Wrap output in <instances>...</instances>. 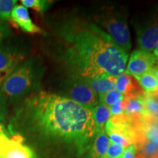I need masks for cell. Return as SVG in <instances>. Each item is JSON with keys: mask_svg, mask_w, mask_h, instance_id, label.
Listing matches in <instances>:
<instances>
[{"mask_svg": "<svg viewBox=\"0 0 158 158\" xmlns=\"http://www.w3.org/2000/svg\"><path fill=\"white\" fill-rule=\"evenodd\" d=\"M2 158H35V154L27 146L15 143L10 139Z\"/></svg>", "mask_w": 158, "mask_h": 158, "instance_id": "13", "label": "cell"}, {"mask_svg": "<svg viewBox=\"0 0 158 158\" xmlns=\"http://www.w3.org/2000/svg\"><path fill=\"white\" fill-rule=\"evenodd\" d=\"M115 88L125 98L144 99L147 94L138 81L125 73L116 78Z\"/></svg>", "mask_w": 158, "mask_h": 158, "instance_id": "8", "label": "cell"}, {"mask_svg": "<svg viewBox=\"0 0 158 158\" xmlns=\"http://www.w3.org/2000/svg\"><path fill=\"white\" fill-rule=\"evenodd\" d=\"M16 0H0V20H8L10 19V13Z\"/></svg>", "mask_w": 158, "mask_h": 158, "instance_id": "20", "label": "cell"}, {"mask_svg": "<svg viewBox=\"0 0 158 158\" xmlns=\"http://www.w3.org/2000/svg\"><path fill=\"white\" fill-rule=\"evenodd\" d=\"M91 110L93 114L94 121L95 124V133L97 132L105 131V126L111 118L109 107L101 102H99Z\"/></svg>", "mask_w": 158, "mask_h": 158, "instance_id": "14", "label": "cell"}, {"mask_svg": "<svg viewBox=\"0 0 158 158\" xmlns=\"http://www.w3.org/2000/svg\"><path fill=\"white\" fill-rule=\"evenodd\" d=\"M122 100H118V102H116L115 104L111 106L110 108V114H111V116H118L121 115V114H124V110L122 108Z\"/></svg>", "mask_w": 158, "mask_h": 158, "instance_id": "23", "label": "cell"}, {"mask_svg": "<svg viewBox=\"0 0 158 158\" xmlns=\"http://www.w3.org/2000/svg\"><path fill=\"white\" fill-rule=\"evenodd\" d=\"M135 148L134 145L125 148L122 154V158H135Z\"/></svg>", "mask_w": 158, "mask_h": 158, "instance_id": "25", "label": "cell"}, {"mask_svg": "<svg viewBox=\"0 0 158 158\" xmlns=\"http://www.w3.org/2000/svg\"><path fill=\"white\" fill-rule=\"evenodd\" d=\"M102 27L114 44L128 53L131 48V40L127 20L124 15L119 13L104 15L101 17Z\"/></svg>", "mask_w": 158, "mask_h": 158, "instance_id": "4", "label": "cell"}, {"mask_svg": "<svg viewBox=\"0 0 158 158\" xmlns=\"http://www.w3.org/2000/svg\"><path fill=\"white\" fill-rule=\"evenodd\" d=\"M21 2L25 7L35 10L40 13H43L45 10H46L50 4L48 1L43 0H22Z\"/></svg>", "mask_w": 158, "mask_h": 158, "instance_id": "19", "label": "cell"}, {"mask_svg": "<svg viewBox=\"0 0 158 158\" xmlns=\"http://www.w3.org/2000/svg\"><path fill=\"white\" fill-rule=\"evenodd\" d=\"M10 141H13V142H15V143H23V141H24V138H23V137L21 135V134L15 133L11 136Z\"/></svg>", "mask_w": 158, "mask_h": 158, "instance_id": "26", "label": "cell"}, {"mask_svg": "<svg viewBox=\"0 0 158 158\" xmlns=\"http://www.w3.org/2000/svg\"><path fill=\"white\" fill-rule=\"evenodd\" d=\"M124 148L122 146L110 143L103 158H120L123 154Z\"/></svg>", "mask_w": 158, "mask_h": 158, "instance_id": "21", "label": "cell"}, {"mask_svg": "<svg viewBox=\"0 0 158 158\" xmlns=\"http://www.w3.org/2000/svg\"><path fill=\"white\" fill-rule=\"evenodd\" d=\"M156 72H148L135 78L146 93H152L158 90V80Z\"/></svg>", "mask_w": 158, "mask_h": 158, "instance_id": "17", "label": "cell"}, {"mask_svg": "<svg viewBox=\"0 0 158 158\" xmlns=\"http://www.w3.org/2000/svg\"><path fill=\"white\" fill-rule=\"evenodd\" d=\"M10 34V31L7 25L3 21L0 20V40L9 36Z\"/></svg>", "mask_w": 158, "mask_h": 158, "instance_id": "24", "label": "cell"}, {"mask_svg": "<svg viewBox=\"0 0 158 158\" xmlns=\"http://www.w3.org/2000/svg\"><path fill=\"white\" fill-rule=\"evenodd\" d=\"M69 92L71 100L89 109L99 103V99L96 93L83 81L74 83Z\"/></svg>", "mask_w": 158, "mask_h": 158, "instance_id": "7", "label": "cell"}, {"mask_svg": "<svg viewBox=\"0 0 158 158\" xmlns=\"http://www.w3.org/2000/svg\"><path fill=\"white\" fill-rule=\"evenodd\" d=\"M10 127H27L45 138L74 143L79 154L86 149L96 131L92 110L45 91L23 100L15 110Z\"/></svg>", "mask_w": 158, "mask_h": 158, "instance_id": "1", "label": "cell"}, {"mask_svg": "<svg viewBox=\"0 0 158 158\" xmlns=\"http://www.w3.org/2000/svg\"><path fill=\"white\" fill-rule=\"evenodd\" d=\"M10 18L13 22L25 32L42 33L43 30L35 24L29 15L28 10L22 5H15L12 10Z\"/></svg>", "mask_w": 158, "mask_h": 158, "instance_id": "9", "label": "cell"}, {"mask_svg": "<svg viewBox=\"0 0 158 158\" xmlns=\"http://www.w3.org/2000/svg\"><path fill=\"white\" fill-rule=\"evenodd\" d=\"M158 42V12L138 30V44L140 50L154 51Z\"/></svg>", "mask_w": 158, "mask_h": 158, "instance_id": "6", "label": "cell"}, {"mask_svg": "<svg viewBox=\"0 0 158 158\" xmlns=\"http://www.w3.org/2000/svg\"><path fill=\"white\" fill-rule=\"evenodd\" d=\"M154 55H155L156 58L158 59V42L156 44L155 48H154Z\"/></svg>", "mask_w": 158, "mask_h": 158, "instance_id": "29", "label": "cell"}, {"mask_svg": "<svg viewBox=\"0 0 158 158\" xmlns=\"http://www.w3.org/2000/svg\"><path fill=\"white\" fill-rule=\"evenodd\" d=\"M23 56L19 53L10 49L0 46V72L10 74L22 62Z\"/></svg>", "mask_w": 158, "mask_h": 158, "instance_id": "10", "label": "cell"}, {"mask_svg": "<svg viewBox=\"0 0 158 158\" xmlns=\"http://www.w3.org/2000/svg\"><path fill=\"white\" fill-rule=\"evenodd\" d=\"M156 76H157V80H158V70L156 72Z\"/></svg>", "mask_w": 158, "mask_h": 158, "instance_id": "30", "label": "cell"}, {"mask_svg": "<svg viewBox=\"0 0 158 158\" xmlns=\"http://www.w3.org/2000/svg\"><path fill=\"white\" fill-rule=\"evenodd\" d=\"M158 70V59L154 54L147 51L136 50L130 54L125 73L134 78L148 72Z\"/></svg>", "mask_w": 158, "mask_h": 158, "instance_id": "5", "label": "cell"}, {"mask_svg": "<svg viewBox=\"0 0 158 158\" xmlns=\"http://www.w3.org/2000/svg\"><path fill=\"white\" fill-rule=\"evenodd\" d=\"M9 76L7 74L4 73L0 72V87H1L2 84H3V82L5 81V80Z\"/></svg>", "mask_w": 158, "mask_h": 158, "instance_id": "27", "label": "cell"}, {"mask_svg": "<svg viewBox=\"0 0 158 158\" xmlns=\"http://www.w3.org/2000/svg\"><path fill=\"white\" fill-rule=\"evenodd\" d=\"M135 158H158V148L147 138L134 145Z\"/></svg>", "mask_w": 158, "mask_h": 158, "instance_id": "16", "label": "cell"}, {"mask_svg": "<svg viewBox=\"0 0 158 158\" xmlns=\"http://www.w3.org/2000/svg\"><path fill=\"white\" fill-rule=\"evenodd\" d=\"M8 114L7 98L5 94L0 91V121L5 122Z\"/></svg>", "mask_w": 158, "mask_h": 158, "instance_id": "22", "label": "cell"}, {"mask_svg": "<svg viewBox=\"0 0 158 158\" xmlns=\"http://www.w3.org/2000/svg\"><path fill=\"white\" fill-rule=\"evenodd\" d=\"M96 94H103L115 89L116 78L109 75H100L92 78L83 79Z\"/></svg>", "mask_w": 158, "mask_h": 158, "instance_id": "11", "label": "cell"}, {"mask_svg": "<svg viewBox=\"0 0 158 158\" xmlns=\"http://www.w3.org/2000/svg\"><path fill=\"white\" fill-rule=\"evenodd\" d=\"M99 100L102 104L107 106H111L123 98V95L118 90L113 89L106 93L98 94Z\"/></svg>", "mask_w": 158, "mask_h": 158, "instance_id": "18", "label": "cell"}, {"mask_svg": "<svg viewBox=\"0 0 158 158\" xmlns=\"http://www.w3.org/2000/svg\"><path fill=\"white\" fill-rule=\"evenodd\" d=\"M96 138L92 146L91 157L92 158H103L109 147L110 141L105 131L97 132Z\"/></svg>", "mask_w": 158, "mask_h": 158, "instance_id": "15", "label": "cell"}, {"mask_svg": "<svg viewBox=\"0 0 158 158\" xmlns=\"http://www.w3.org/2000/svg\"><path fill=\"white\" fill-rule=\"evenodd\" d=\"M5 133H6V130H5V126H4L2 122L0 121V135H1V134H5Z\"/></svg>", "mask_w": 158, "mask_h": 158, "instance_id": "28", "label": "cell"}, {"mask_svg": "<svg viewBox=\"0 0 158 158\" xmlns=\"http://www.w3.org/2000/svg\"><path fill=\"white\" fill-rule=\"evenodd\" d=\"M65 38L69 44L65 62L78 77L86 79L106 74L117 78L124 73L128 53L97 26L69 30Z\"/></svg>", "mask_w": 158, "mask_h": 158, "instance_id": "2", "label": "cell"}, {"mask_svg": "<svg viewBox=\"0 0 158 158\" xmlns=\"http://www.w3.org/2000/svg\"><path fill=\"white\" fill-rule=\"evenodd\" d=\"M144 99L123 97L122 106L124 110V114L130 117L139 118L146 115Z\"/></svg>", "mask_w": 158, "mask_h": 158, "instance_id": "12", "label": "cell"}, {"mask_svg": "<svg viewBox=\"0 0 158 158\" xmlns=\"http://www.w3.org/2000/svg\"><path fill=\"white\" fill-rule=\"evenodd\" d=\"M39 84L37 68L31 61L18 65L0 87V91L10 99H19L36 89Z\"/></svg>", "mask_w": 158, "mask_h": 158, "instance_id": "3", "label": "cell"}]
</instances>
